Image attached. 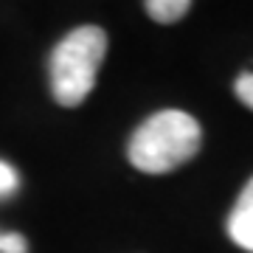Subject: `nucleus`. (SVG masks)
<instances>
[{
	"label": "nucleus",
	"mask_w": 253,
	"mask_h": 253,
	"mask_svg": "<svg viewBox=\"0 0 253 253\" xmlns=\"http://www.w3.org/2000/svg\"><path fill=\"white\" fill-rule=\"evenodd\" d=\"M234 93H236V99L242 101L245 107L253 110V71L239 73V79L234 82Z\"/></svg>",
	"instance_id": "5"
},
{
	"label": "nucleus",
	"mask_w": 253,
	"mask_h": 253,
	"mask_svg": "<svg viewBox=\"0 0 253 253\" xmlns=\"http://www.w3.org/2000/svg\"><path fill=\"white\" fill-rule=\"evenodd\" d=\"M17 172L11 169L6 161H0V197H9L17 191Z\"/></svg>",
	"instance_id": "6"
},
{
	"label": "nucleus",
	"mask_w": 253,
	"mask_h": 253,
	"mask_svg": "<svg viewBox=\"0 0 253 253\" xmlns=\"http://www.w3.org/2000/svg\"><path fill=\"white\" fill-rule=\"evenodd\" d=\"M203 129L197 118L183 110H161L138 126L126 155L138 172L146 174H166L191 161L200 152Z\"/></svg>",
	"instance_id": "1"
},
{
	"label": "nucleus",
	"mask_w": 253,
	"mask_h": 253,
	"mask_svg": "<svg viewBox=\"0 0 253 253\" xmlns=\"http://www.w3.org/2000/svg\"><path fill=\"white\" fill-rule=\"evenodd\" d=\"M228 236H231L242 251L253 253V177L242 189L236 206L231 208V217H228Z\"/></svg>",
	"instance_id": "3"
},
{
	"label": "nucleus",
	"mask_w": 253,
	"mask_h": 253,
	"mask_svg": "<svg viewBox=\"0 0 253 253\" xmlns=\"http://www.w3.org/2000/svg\"><path fill=\"white\" fill-rule=\"evenodd\" d=\"M144 6H146V14L155 23L169 26V23H177L180 17L189 14L191 0H144Z\"/></svg>",
	"instance_id": "4"
},
{
	"label": "nucleus",
	"mask_w": 253,
	"mask_h": 253,
	"mask_svg": "<svg viewBox=\"0 0 253 253\" xmlns=\"http://www.w3.org/2000/svg\"><path fill=\"white\" fill-rule=\"evenodd\" d=\"M107 34L99 26H79L51 54V93L62 107H79L99 79Z\"/></svg>",
	"instance_id": "2"
},
{
	"label": "nucleus",
	"mask_w": 253,
	"mask_h": 253,
	"mask_svg": "<svg viewBox=\"0 0 253 253\" xmlns=\"http://www.w3.org/2000/svg\"><path fill=\"white\" fill-rule=\"evenodd\" d=\"M0 253H28V242L20 234H0Z\"/></svg>",
	"instance_id": "7"
}]
</instances>
